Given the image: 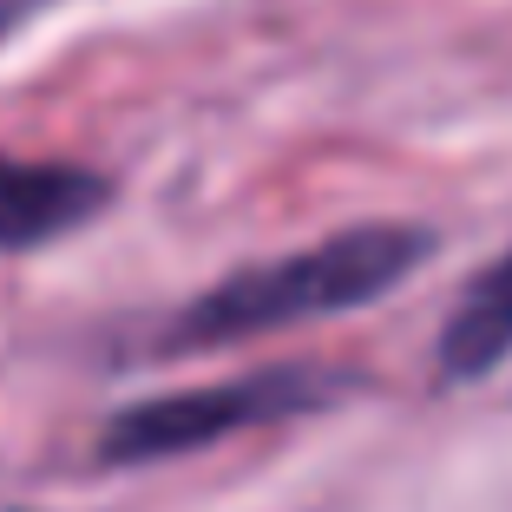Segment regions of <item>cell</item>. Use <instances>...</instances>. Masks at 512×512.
<instances>
[{
  "instance_id": "6da1fadb",
  "label": "cell",
  "mask_w": 512,
  "mask_h": 512,
  "mask_svg": "<svg viewBox=\"0 0 512 512\" xmlns=\"http://www.w3.org/2000/svg\"><path fill=\"white\" fill-rule=\"evenodd\" d=\"M434 256V230L421 224H355L335 237L309 243L276 263H250V270L224 276L217 289L171 322L165 348H224L243 335H270L289 322H322L348 316L362 302H381L401 276H414Z\"/></svg>"
},
{
  "instance_id": "7a4b0ae2",
  "label": "cell",
  "mask_w": 512,
  "mask_h": 512,
  "mask_svg": "<svg viewBox=\"0 0 512 512\" xmlns=\"http://www.w3.org/2000/svg\"><path fill=\"white\" fill-rule=\"evenodd\" d=\"M355 388L348 375L329 368H256L237 381H211V388L158 394V401H132L99 427V460L112 467H138V460H171V453L211 447L243 427H270L289 414H316V407L342 401Z\"/></svg>"
},
{
  "instance_id": "3957f363",
  "label": "cell",
  "mask_w": 512,
  "mask_h": 512,
  "mask_svg": "<svg viewBox=\"0 0 512 512\" xmlns=\"http://www.w3.org/2000/svg\"><path fill=\"white\" fill-rule=\"evenodd\" d=\"M112 204V178L86 165H33L0 158V250H46V243L86 230Z\"/></svg>"
},
{
  "instance_id": "277c9868",
  "label": "cell",
  "mask_w": 512,
  "mask_h": 512,
  "mask_svg": "<svg viewBox=\"0 0 512 512\" xmlns=\"http://www.w3.org/2000/svg\"><path fill=\"white\" fill-rule=\"evenodd\" d=\"M512 355V250L493 270H480V283L453 302L447 329H440V375L447 381H480Z\"/></svg>"
},
{
  "instance_id": "5b68a950",
  "label": "cell",
  "mask_w": 512,
  "mask_h": 512,
  "mask_svg": "<svg viewBox=\"0 0 512 512\" xmlns=\"http://www.w3.org/2000/svg\"><path fill=\"white\" fill-rule=\"evenodd\" d=\"M27 7H33V0H0V40L20 27V14H27Z\"/></svg>"
}]
</instances>
